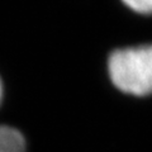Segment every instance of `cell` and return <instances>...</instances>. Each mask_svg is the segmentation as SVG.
I'll list each match as a JSON object with an SVG mask.
<instances>
[{"mask_svg": "<svg viewBox=\"0 0 152 152\" xmlns=\"http://www.w3.org/2000/svg\"><path fill=\"white\" fill-rule=\"evenodd\" d=\"M108 72L113 85L123 93L152 94V45L114 51L108 60Z\"/></svg>", "mask_w": 152, "mask_h": 152, "instance_id": "6da1fadb", "label": "cell"}, {"mask_svg": "<svg viewBox=\"0 0 152 152\" xmlns=\"http://www.w3.org/2000/svg\"><path fill=\"white\" fill-rule=\"evenodd\" d=\"M0 152H26L24 136L10 126H0Z\"/></svg>", "mask_w": 152, "mask_h": 152, "instance_id": "7a4b0ae2", "label": "cell"}, {"mask_svg": "<svg viewBox=\"0 0 152 152\" xmlns=\"http://www.w3.org/2000/svg\"><path fill=\"white\" fill-rule=\"evenodd\" d=\"M122 1L131 10L138 14H145V15L152 14V0H122Z\"/></svg>", "mask_w": 152, "mask_h": 152, "instance_id": "3957f363", "label": "cell"}, {"mask_svg": "<svg viewBox=\"0 0 152 152\" xmlns=\"http://www.w3.org/2000/svg\"><path fill=\"white\" fill-rule=\"evenodd\" d=\"M3 98V85H1V80H0V102H1Z\"/></svg>", "mask_w": 152, "mask_h": 152, "instance_id": "277c9868", "label": "cell"}]
</instances>
